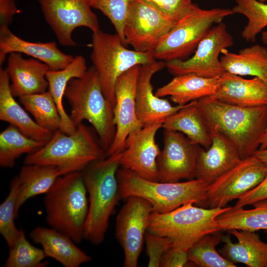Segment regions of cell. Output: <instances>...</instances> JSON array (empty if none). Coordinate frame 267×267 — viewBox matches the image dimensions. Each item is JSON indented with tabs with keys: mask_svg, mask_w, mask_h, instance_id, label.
Here are the masks:
<instances>
[{
	"mask_svg": "<svg viewBox=\"0 0 267 267\" xmlns=\"http://www.w3.org/2000/svg\"><path fill=\"white\" fill-rule=\"evenodd\" d=\"M211 131L227 138L241 158L259 149L267 129V106H243L205 97L197 100Z\"/></svg>",
	"mask_w": 267,
	"mask_h": 267,
	"instance_id": "cell-1",
	"label": "cell"
},
{
	"mask_svg": "<svg viewBox=\"0 0 267 267\" xmlns=\"http://www.w3.org/2000/svg\"><path fill=\"white\" fill-rule=\"evenodd\" d=\"M121 154L92 162L81 171L89 194L84 238L95 245L103 242L109 219L121 199L117 173Z\"/></svg>",
	"mask_w": 267,
	"mask_h": 267,
	"instance_id": "cell-2",
	"label": "cell"
},
{
	"mask_svg": "<svg viewBox=\"0 0 267 267\" xmlns=\"http://www.w3.org/2000/svg\"><path fill=\"white\" fill-rule=\"evenodd\" d=\"M64 97L71 107L69 115L77 127L84 120L89 122L106 151L116 133L113 108L106 98L97 73L92 66L80 78L71 79L66 88Z\"/></svg>",
	"mask_w": 267,
	"mask_h": 267,
	"instance_id": "cell-3",
	"label": "cell"
},
{
	"mask_svg": "<svg viewBox=\"0 0 267 267\" xmlns=\"http://www.w3.org/2000/svg\"><path fill=\"white\" fill-rule=\"evenodd\" d=\"M87 193L81 171H75L59 177L44 197L47 224L76 243L84 238Z\"/></svg>",
	"mask_w": 267,
	"mask_h": 267,
	"instance_id": "cell-4",
	"label": "cell"
},
{
	"mask_svg": "<svg viewBox=\"0 0 267 267\" xmlns=\"http://www.w3.org/2000/svg\"><path fill=\"white\" fill-rule=\"evenodd\" d=\"M117 178L121 198L141 197L150 203L152 212L166 213L188 203L205 206L208 185L199 179L151 181L124 168H119Z\"/></svg>",
	"mask_w": 267,
	"mask_h": 267,
	"instance_id": "cell-5",
	"label": "cell"
},
{
	"mask_svg": "<svg viewBox=\"0 0 267 267\" xmlns=\"http://www.w3.org/2000/svg\"><path fill=\"white\" fill-rule=\"evenodd\" d=\"M106 151L92 130L83 123L72 134L60 130L40 149L25 158L24 164L67 167L81 171L92 162L106 158Z\"/></svg>",
	"mask_w": 267,
	"mask_h": 267,
	"instance_id": "cell-6",
	"label": "cell"
},
{
	"mask_svg": "<svg viewBox=\"0 0 267 267\" xmlns=\"http://www.w3.org/2000/svg\"><path fill=\"white\" fill-rule=\"evenodd\" d=\"M230 207L206 209L188 203L166 213L152 212L147 231L169 237L173 246L188 251L204 235L220 231L216 219Z\"/></svg>",
	"mask_w": 267,
	"mask_h": 267,
	"instance_id": "cell-7",
	"label": "cell"
},
{
	"mask_svg": "<svg viewBox=\"0 0 267 267\" xmlns=\"http://www.w3.org/2000/svg\"><path fill=\"white\" fill-rule=\"evenodd\" d=\"M90 58L98 76L103 92L113 108L115 105V87L118 78L135 66L154 62L151 52H140L126 47L116 33L100 29L92 32Z\"/></svg>",
	"mask_w": 267,
	"mask_h": 267,
	"instance_id": "cell-8",
	"label": "cell"
},
{
	"mask_svg": "<svg viewBox=\"0 0 267 267\" xmlns=\"http://www.w3.org/2000/svg\"><path fill=\"white\" fill-rule=\"evenodd\" d=\"M233 14L231 9H204L195 4L162 38L151 52L153 57L165 62L187 59L214 24Z\"/></svg>",
	"mask_w": 267,
	"mask_h": 267,
	"instance_id": "cell-9",
	"label": "cell"
},
{
	"mask_svg": "<svg viewBox=\"0 0 267 267\" xmlns=\"http://www.w3.org/2000/svg\"><path fill=\"white\" fill-rule=\"evenodd\" d=\"M177 22L145 0H132L124 36L134 50L152 52Z\"/></svg>",
	"mask_w": 267,
	"mask_h": 267,
	"instance_id": "cell-10",
	"label": "cell"
},
{
	"mask_svg": "<svg viewBox=\"0 0 267 267\" xmlns=\"http://www.w3.org/2000/svg\"><path fill=\"white\" fill-rule=\"evenodd\" d=\"M233 44V37L226 25L221 22L211 28L200 42L191 57L166 62V67L175 76L194 74L207 78H219L225 72L220 54L223 49Z\"/></svg>",
	"mask_w": 267,
	"mask_h": 267,
	"instance_id": "cell-11",
	"label": "cell"
},
{
	"mask_svg": "<svg viewBox=\"0 0 267 267\" xmlns=\"http://www.w3.org/2000/svg\"><path fill=\"white\" fill-rule=\"evenodd\" d=\"M37 0L46 22L62 46L77 45L72 37L77 28L87 27L92 32L99 29L97 17L89 0Z\"/></svg>",
	"mask_w": 267,
	"mask_h": 267,
	"instance_id": "cell-12",
	"label": "cell"
},
{
	"mask_svg": "<svg viewBox=\"0 0 267 267\" xmlns=\"http://www.w3.org/2000/svg\"><path fill=\"white\" fill-rule=\"evenodd\" d=\"M267 165L254 155L241 159L233 167L207 186L205 207L224 208L254 188L264 178Z\"/></svg>",
	"mask_w": 267,
	"mask_h": 267,
	"instance_id": "cell-13",
	"label": "cell"
},
{
	"mask_svg": "<svg viewBox=\"0 0 267 267\" xmlns=\"http://www.w3.org/2000/svg\"><path fill=\"white\" fill-rule=\"evenodd\" d=\"M201 147L180 132L164 129L163 147L157 159L158 181L194 179Z\"/></svg>",
	"mask_w": 267,
	"mask_h": 267,
	"instance_id": "cell-14",
	"label": "cell"
},
{
	"mask_svg": "<svg viewBox=\"0 0 267 267\" xmlns=\"http://www.w3.org/2000/svg\"><path fill=\"white\" fill-rule=\"evenodd\" d=\"M126 199L117 216L115 235L124 251L123 267H136L153 210L150 203L141 197Z\"/></svg>",
	"mask_w": 267,
	"mask_h": 267,
	"instance_id": "cell-15",
	"label": "cell"
},
{
	"mask_svg": "<svg viewBox=\"0 0 267 267\" xmlns=\"http://www.w3.org/2000/svg\"><path fill=\"white\" fill-rule=\"evenodd\" d=\"M139 67H132L121 75L116 83L113 109L116 133L106 152L107 157L122 152L129 135L143 127L137 117L135 109V91Z\"/></svg>",
	"mask_w": 267,
	"mask_h": 267,
	"instance_id": "cell-16",
	"label": "cell"
},
{
	"mask_svg": "<svg viewBox=\"0 0 267 267\" xmlns=\"http://www.w3.org/2000/svg\"><path fill=\"white\" fill-rule=\"evenodd\" d=\"M162 124L144 126L128 136L120 159V166L141 178L158 181L157 159L160 149L155 141L157 131Z\"/></svg>",
	"mask_w": 267,
	"mask_h": 267,
	"instance_id": "cell-17",
	"label": "cell"
},
{
	"mask_svg": "<svg viewBox=\"0 0 267 267\" xmlns=\"http://www.w3.org/2000/svg\"><path fill=\"white\" fill-rule=\"evenodd\" d=\"M165 67L166 62L160 60L140 66L135 91V109L137 117L143 126L163 124L168 117L186 105L173 106L167 99L158 97L153 92L152 78Z\"/></svg>",
	"mask_w": 267,
	"mask_h": 267,
	"instance_id": "cell-18",
	"label": "cell"
},
{
	"mask_svg": "<svg viewBox=\"0 0 267 267\" xmlns=\"http://www.w3.org/2000/svg\"><path fill=\"white\" fill-rule=\"evenodd\" d=\"M12 52L28 55L44 63L52 70L63 69L74 57L61 51L55 42L28 41L17 36L8 27H0V67L5 60L6 55Z\"/></svg>",
	"mask_w": 267,
	"mask_h": 267,
	"instance_id": "cell-19",
	"label": "cell"
},
{
	"mask_svg": "<svg viewBox=\"0 0 267 267\" xmlns=\"http://www.w3.org/2000/svg\"><path fill=\"white\" fill-rule=\"evenodd\" d=\"M207 97L239 106H267V84L257 77L246 79L225 72L218 78L215 93Z\"/></svg>",
	"mask_w": 267,
	"mask_h": 267,
	"instance_id": "cell-20",
	"label": "cell"
},
{
	"mask_svg": "<svg viewBox=\"0 0 267 267\" xmlns=\"http://www.w3.org/2000/svg\"><path fill=\"white\" fill-rule=\"evenodd\" d=\"M6 69L11 82L10 91L14 97L42 93L48 89L46 75L49 68L38 59H25L21 53L12 52L9 54Z\"/></svg>",
	"mask_w": 267,
	"mask_h": 267,
	"instance_id": "cell-21",
	"label": "cell"
},
{
	"mask_svg": "<svg viewBox=\"0 0 267 267\" xmlns=\"http://www.w3.org/2000/svg\"><path fill=\"white\" fill-rule=\"evenodd\" d=\"M212 138L209 148L200 149L195 176L208 185L242 159L235 146L222 134L212 132Z\"/></svg>",
	"mask_w": 267,
	"mask_h": 267,
	"instance_id": "cell-22",
	"label": "cell"
},
{
	"mask_svg": "<svg viewBox=\"0 0 267 267\" xmlns=\"http://www.w3.org/2000/svg\"><path fill=\"white\" fill-rule=\"evenodd\" d=\"M0 120L18 128L29 137L47 142L54 132L39 126L15 100L10 89L6 69L0 68Z\"/></svg>",
	"mask_w": 267,
	"mask_h": 267,
	"instance_id": "cell-23",
	"label": "cell"
},
{
	"mask_svg": "<svg viewBox=\"0 0 267 267\" xmlns=\"http://www.w3.org/2000/svg\"><path fill=\"white\" fill-rule=\"evenodd\" d=\"M29 236L42 246L46 257L54 259L65 267H78L92 260L71 238L51 227H37Z\"/></svg>",
	"mask_w": 267,
	"mask_h": 267,
	"instance_id": "cell-24",
	"label": "cell"
},
{
	"mask_svg": "<svg viewBox=\"0 0 267 267\" xmlns=\"http://www.w3.org/2000/svg\"><path fill=\"white\" fill-rule=\"evenodd\" d=\"M238 242H232L229 235H222L223 246L219 253L232 263H241L249 267H267V243L254 231L232 229L227 231Z\"/></svg>",
	"mask_w": 267,
	"mask_h": 267,
	"instance_id": "cell-25",
	"label": "cell"
},
{
	"mask_svg": "<svg viewBox=\"0 0 267 267\" xmlns=\"http://www.w3.org/2000/svg\"><path fill=\"white\" fill-rule=\"evenodd\" d=\"M75 171L67 167L24 164L17 176L20 184L15 208L17 217L19 209L28 199L46 193L59 177Z\"/></svg>",
	"mask_w": 267,
	"mask_h": 267,
	"instance_id": "cell-26",
	"label": "cell"
},
{
	"mask_svg": "<svg viewBox=\"0 0 267 267\" xmlns=\"http://www.w3.org/2000/svg\"><path fill=\"white\" fill-rule=\"evenodd\" d=\"M218 80V78H207L194 74L176 76L155 93L160 97L170 96L177 105H184L214 94Z\"/></svg>",
	"mask_w": 267,
	"mask_h": 267,
	"instance_id": "cell-27",
	"label": "cell"
},
{
	"mask_svg": "<svg viewBox=\"0 0 267 267\" xmlns=\"http://www.w3.org/2000/svg\"><path fill=\"white\" fill-rule=\"evenodd\" d=\"M164 129L180 132L194 143L207 149L212 142V133L197 104V100L186 104L164 122Z\"/></svg>",
	"mask_w": 267,
	"mask_h": 267,
	"instance_id": "cell-28",
	"label": "cell"
},
{
	"mask_svg": "<svg viewBox=\"0 0 267 267\" xmlns=\"http://www.w3.org/2000/svg\"><path fill=\"white\" fill-rule=\"evenodd\" d=\"M220 58L224 72L257 77L267 84V48L259 44L241 49L238 53L223 49Z\"/></svg>",
	"mask_w": 267,
	"mask_h": 267,
	"instance_id": "cell-29",
	"label": "cell"
},
{
	"mask_svg": "<svg viewBox=\"0 0 267 267\" xmlns=\"http://www.w3.org/2000/svg\"><path fill=\"white\" fill-rule=\"evenodd\" d=\"M88 69L85 58L77 55L65 68L59 70H49L46 73L48 90L52 95L59 112L61 123L60 130L68 134H73L76 127L66 112L63 104L64 92L69 82L83 76Z\"/></svg>",
	"mask_w": 267,
	"mask_h": 267,
	"instance_id": "cell-30",
	"label": "cell"
},
{
	"mask_svg": "<svg viewBox=\"0 0 267 267\" xmlns=\"http://www.w3.org/2000/svg\"><path fill=\"white\" fill-rule=\"evenodd\" d=\"M254 208L231 207L216 219L220 231L267 230V199L252 204Z\"/></svg>",
	"mask_w": 267,
	"mask_h": 267,
	"instance_id": "cell-31",
	"label": "cell"
},
{
	"mask_svg": "<svg viewBox=\"0 0 267 267\" xmlns=\"http://www.w3.org/2000/svg\"><path fill=\"white\" fill-rule=\"evenodd\" d=\"M46 142L29 137L14 126L9 124L0 133V166L13 168L21 155L37 151Z\"/></svg>",
	"mask_w": 267,
	"mask_h": 267,
	"instance_id": "cell-32",
	"label": "cell"
},
{
	"mask_svg": "<svg viewBox=\"0 0 267 267\" xmlns=\"http://www.w3.org/2000/svg\"><path fill=\"white\" fill-rule=\"evenodd\" d=\"M25 109L43 128L54 132L60 129L61 119L56 104L48 90L18 97Z\"/></svg>",
	"mask_w": 267,
	"mask_h": 267,
	"instance_id": "cell-33",
	"label": "cell"
},
{
	"mask_svg": "<svg viewBox=\"0 0 267 267\" xmlns=\"http://www.w3.org/2000/svg\"><path fill=\"white\" fill-rule=\"evenodd\" d=\"M218 232L204 235L190 248L189 261L201 267H236L216 250V246L222 241V234Z\"/></svg>",
	"mask_w": 267,
	"mask_h": 267,
	"instance_id": "cell-34",
	"label": "cell"
},
{
	"mask_svg": "<svg viewBox=\"0 0 267 267\" xmlns=\"http://www.w3.org/2000/svg\"><path fill=\"white\" fill-rule=\"evenodd\" d=\"M231 9L234 13L245 16L247 23L241 32L242 38L248 42H255L257 36L267 27V3L258 0H235Z\"/></svg>",
	"mask_w": 267,
	"mask_h": 267,
	"instance_id": "cell-35",
	"label": "cell"
},
{
	"mask_svg": "<svg viewBox=\"0 0 267 267\" xmlns=\"http://www.w3.org/2000/svg\"><path fill=\"white\" fill-rule=\"evenodd\" d=\"M20 189V182L16 176L10 181L7 196L0 205V233L9 249L14 245L20 232L21 229L17 228L15 224V219L17 218L15 208Z\"/></svg>",
	"mask_w": 267,
	"mask_h": 267,
	"instance_id": "cell-36",
	"label": "cell"
},
{
	"mask_svg": "<svg viewBox=\"0 0 267 267\" xmlns=\"http://www.w3.org/2000/svg\"><path fill=\"white\" fill-rule=\"evenodd\" d=\"M46 255L43 249L32 245L21 229L14 245L9 248L5 267H45L47 262H43Z\"/></svg>",
	"mask_w": 267,
	"mask_h": 267,
	"instance_id": "cell-37",
	"label": "cell"
},
{
	"mask_svg": "<svg viewBox=\"0 0 267 267\" xmlns=\"http://www.w3.org/2000/svg\"><path fill=\"white\" fill-rule=\"evenodd\" d=\"M132 0H89L92 8L100 11L110 21L116 33L127 45L124 36V28Z\"/></svg>",
	"mask_w": 267,
	"mask_h": 267,
	"instance_id": "cell-38",
	"label": "cell"
},
{
	"mask_svg": "<svg viewBox=\"0 0 267 267\" xmlns=\"http://www.w3.org/2000/svg\"><path fill=\"white\" fill-rule=\"evenodd\" d=\"M146 252L149 258L148 267H160L165 252L173 245L169 237L162 236L147 231L145 239Z\"/></svg>",
	"mask_w": 267,
	"mask_h": 267,
	"instance_id": "cell-39",
	"label": "cell"
},
{
	"mask_svg": "<svg viewBox=\"0 0 267 267\" xmlns=\"http://www.w3.org/2000/svg\"><path fill=\"white\" fill-rule=\"evenodd\" d=\"M177 21L187 14L195 4L191 0H145Z\"/></svg>",
	"mask_w": 267,
	"mask_h": 267,
	"instance_id": "cell-40",
	"label": "cell"
},
{
	"mask_svg": "<svg viewBox=\"0 0 267 267\" xmlns=\"http://www.w3.org/2000/svg\"><path fill=\"white\" fill-rule=\"evenodd\" d=\"M265 199H267V171L262 181L240 197L234 206L237 208L243 207Z\"/></svg>",
	"mask_w": 267,
	"mask_h": 267,
	"instance_id": "cell-41",
	"label": "cell"
},
{
	"mask_svg": "<svg viewBox=\"0 0 267 267\" xmlns=\"http://www.w3.org/2000/svg\"><path fill=\"white\" fill-rule=\"evenodd\" d=\"M187 251L185 250L172 246L164 254L161 262V267H185L190 262L188 259Z\"/></svg>",
	"mask_w": 267,
	"mask_h": 267,
	"instance_id": "cell-42",
	"label": "cell"
},
{
	"mask_svg": "<svg viewBox=\"0 0 267 267\" xmlns=\"http://www.w3.org/2000/svg\"><path fill=\"white\" fill-rule=\"evenodd\" d=\"M17 12L14 0H0V27H8Z\"/></svg>",
	"mask_w": 267,
	"mask_h": 267,
	"instance_id": "cell-43",
	"label": "cell"
},
{
	"mask_svg": "<svg viewBox=\"0 0 267 267\" xmlns=\"http://www.w3.org/2000/svg\"><path fill=\"white\" fill-rule=\"evenodd\" d=\"M254 155L260 162L267 165V148L258 149Z\"/></svg>",
	"mask_w": 267,
	"mask_h": 267,
	"instance_id": "cell-44",
	"label": "cell"
},
{
	"mask_svg": "<svg viewBox=\"0 0 267 267\" xmlns=\"http://www.w3.org/2000/svg\"><path fill=\"white\" fill-rule=\"evenodd\" d=\"M267 148V129L262 138L259 149H264Z\"/></svg>",
	"mask_w": 267,
	"mask_h": 267,
	"instance_id": "cell-45",
	"label": "cell"
},
{
	"mask_svg": "<svg viewBox=\"0 0 267 267\" xmlns=\"http://www.w3.org/2000/svg\"><path fill=\"white\" fill-rule=\"evenodd\" d=\"M262 41L264 44H267V31L262 33Z\"/></svg>",
	"mask_w": 267,
	"mask_h": 267,
	"instance_id": "cell-46",
	"label": "cell"
},
{
	"mask_svg": "<svg viewBox=\"0 0 267 267\" xmlns=\"http://www.w3.org/2000/svg\"><path fill=\"white\" fill-rule=\"evenodd\" d=\"M258 1L261 2H265L267 0H258Z\"/></svg>",
	"mask_w": 267,
	"mask_h": 267,
	"instance_id": "cell-47",
	"label": "cell"
},
{
	"mask_svg": "<svg viewBox=\"0 0 267 267\" xmlns=\"http://www.w3.org/2000/svg\"><path fill=\"white\" fill-rule=\"evenodd\" d=\"M265 232L267 234V230H265Z\"/></svg>",
	"mask_w": 267,
	"mask_h": 267,
	"instance_id": "cell-48",
	"label": "cell"
}]
</instances>
